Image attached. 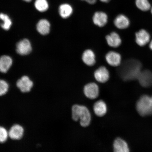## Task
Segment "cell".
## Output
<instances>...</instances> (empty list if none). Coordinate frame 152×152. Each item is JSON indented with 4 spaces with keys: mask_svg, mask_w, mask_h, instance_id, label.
<instances>
[{
    "mask_svg": "<svg viewBox=\"0 0 152 152\" xmlns=\"http://www.w3.org/2000/svg\"><path fill=\"white\" fill-rule=\"evenodd\" d=\"M12 59L8 56H1L0 59V70L2 73H5L12 65Z\"/></svg>",
    "mask_w": 152,
    "mask_h": 152,
    "instance_id": "cell-18",
    "label": "cell"
},
{
    "mask_svg": "<svg viewBox=\"0 0 152 152\" xmlns=\"http://www.w3.org/2000/svg\"><path fill=\"white\" fill-rule=\"evenodd\" d=\"M93 20L96 25L100 27H103L107 24L108 20L107 15L105 13L98 11L95 13Z\"/></svg>",
    "mask_w": 152,
    "mask_h": 152,
    "instance_id": "cell-11",
    "label": "cell"
},
{
    "mask_svg": "<svg viewBox=\"0 0 152 152\" xmlns=\"http://www.w3.org/2000/svg\"><path fill=\"white\" fill-rule=\"evenodd\" d=\"M8 133L4 127L0 128V142L1 143L4 142L7 140L8 135Z\"/></svg>",
    "mask_w": 152,
    "mask_h": 152,
    "instance_id": "cell-25",
    "label": "cell"
},
{
    "mask_svg": "<svg viewBox=\"0 0 152 152\" xmlns=\"http://www.w3.org/2000/svg\"><path fill=\"white\" fill-rule=\"evenodd\" d=\"M23 1L26 2H29L31 1H32V0H23Z\"/></svg>",
    "mask_w": 152,
    "mask_h": 152,
    "instance_id": "cell-29",
    "label": "cell"
},
{
    "mask_svg": "<svg viewBox=\"0 0 152 152\" xmlns=\"http://www.w3.org/2000/svg\"><path fill=\"white\" fill-rule=\"evenodd\" d=\"M106 39L108 45L112 47L115 48L121 44V40L120 37L118 34L115 32H112L106 36Z\"/></svg>",
    "mask_w": 152,
    "mask_h": 152,
    "instance_id": "cell-13",
    "label": "cell"
},
{
    "mask_svg": "<svg viewBox=\"0 0 152 152\" xmlns=\"http://www.w3.org/2000/svg\"><path fill=\"white\" fill-rule=\"evenodd\" d=\"M136 108L142 116L152 115V96L144 95L141 96L136 104Z\"/></svg>",
    "mask_w": 152,
    "mask_h": 152,
    "instance_id": "cell-3",
    "label": "cell"
},
{
    "mask_svg": "<svg viewBox=\"0 0 152 152\" xmlns=\"http://www.w3.org/2000/svg\"><path fill=\"white\" fill-rule=\"evenodd\" d=\"M94 77L96 80L99 82L105 83L109 79L110 73L105 66H102L95 71Z\"/></svg>",
    "mask_w": 152,
    "mask_h": 152,
    "instance_id": "cell-7",
    "label": "cell"
},
{
    "mask_svg": "<svg viewBox=\"0 0 152 152\" xmlns=\"http://www.w3.org/2000/svg\"><path fill=\"white\" fill-rule=\"evenodd\" d=\"M32 47L28 40L25 39L19 42L16 45L17 52L20 55L24 56L31 52Z\"/></svg>",
    "mask_w": 152,
    "mask_h": 152,
    "instance_id": "cell-8",
    "label": "cell"
},
{
    "mask_svg": "<svg viewBox=\"0 0 152 152\" xmlns=\"http://www.w3.org/2000/svg\"><path fill=\"white\" fill-rule=\"evenodd\" d=\"M114 23L117 28L121 29L128 28L130 25L129 19L125 15L121 14L118 15L114 21Z\"/></svg>",
    "mask_w": 152,
    "mask_h": 152,
    "instance_id": "cell-14",
    "label": "cell"
},
{
    "mask_svg": "<svg viewBox=\"0 0 152 152\" xmlns=\"http://www.w3.org/2000/svg\"><path fill=\"white\" fill-rule=\"evenodd\" d=\"M85 1L91 4H94L96 2V0H85Z\"/></svg>",
    "mask_w": 152,
    "mask_h": 152,
    "instance_id": "cell-26",
    "label": "cell"
},
{
    "mask_svg": "<svg viewBox=\"0 0 152 152\" xmlns=\"http://www.w3.org/2000/svg\"><path fill=\"white\" fill-rule=\"evenodd\" d=\"M142 65L138 60L134 59L127 60L120 65L119 75L124 81H129L137 79L141 72Z\"/></svg>",
    "mask_w": 152,
    "mask_h": 152,
    "instance_id": "cell-1",
    "label": "cell"
},
{
    "mask_svg": "<svg viewBox=\"0 0 152 152\" xmlns=\"http://www.w3.org/2000/svg\"><path fill=\"white\" fill-rule=\"evenodd\" d=\"M137 79L142 86H151L152 85V72L148 70L141 71Z\"/></svg>",
    "mask_w": 152,
    "mask_h": 152,
    "instance_id": "cell-5",
    "label": "cell"
},
{
    "mask_svg": "<svg viewBox=\"0 0 152 152\" xmlns=\"http://www.w3.org/2000/svg\"><path fill=\"white\" fill-rule=\"evenodd\" d=\"M24 129L22 126L16 124L11 127L10 130L8 134L9 137L12 140H19L23 135Z\"/></svg>",
    "mask_w": 152,
    "mask_h": 152,
    "instance_id": "cell-12",
    "label": "cell"
},
{
    "mask_svg": "<svg viewBox=\"0 0 152 152\" xmlns=\"http://www.w3.org/2000/svg\"><path fill=\"white\" fill-rule=\"evenodd\" d=\"M100 1L102 2L107 3L109 2L111 0H100Z\"/></svg>",
    "mask_w": 152,
    "mask_h": 152,
    "instance_id": "cell-27",
    "label": "cell"
},
{
    "mask_svg": "<svg viewBox=\"0 0 152 152\" xmlns=\"http://www.w3.org/2000/svg\"><path fill=\"white\" fill-rule=\"evenodd\" d=\"M82 1H85V0H82Z\"/></svg>",
    "mask_w": 152,
    "mask_h": 152,
    "instance_id": "cell-31",
    "label": "cell"
},
{
    "mask_svg": "<svg viewBox=\"0 0 152 152\" xmlns=\"http://www.w3.org/2000/svg\"><path fill=\"white\" fill-rule=\"evenodd\" d=\"M105 58L106 61L110 66H117L121 65V57L118 53L110 51L106 54Z\"/></svg>",
    "mask_w": 152,
    "mask_h": 152,
    "instance_id": "cell-9",
    "label": "cell"
},
{
    "mask_svg": "<svg viewBox=\"0 0 152 152\" xmlns=\"http://www.w3.org/2000/svg\"><path fill=\"white\" fill-rule=\"evenodd\" d=\"M8 88V83L6 81L1 80L0 81V95L1 96L6 94Z\"/></svg>",
    "mask_w": 152,
    "mask_h": 152,
    "instance_id": "cell-24",
    "label": "cell"
},
{
    "mask_svg": "<svg viewBox=\"0 0 152 152\" xmlns=\"http://www.w3.org/2000/svg\"><path fill=\"white\" fill-rule=\"evenodd\" d=\"M50 24L46 20H40L37 25V29L40 34L43 35L48 34L50 31Z\"/></svg>",
    "mask_w": 152,
    "mask_h": 152,
    "instance_id": "cell-19",
    "label": "cell"
},
{
    "mask_svg": "<svg viewBox=\"0 0 152 152\" xmlns=\"http://www.w3.org/2000/svg\"><path fill=\"white\" fill-rule=\"evenodd\" d=\"M94 110L96 115L99 117H102L105 115L107 112V106L103 101H98L94 104Z\"/></svg>",
    "mask_w": 152,
    "mask_h": 152,
    "instance_id": "cell-17",
    "label": "cell"
},
{
    "mask_svg": "<svg viewBox=\"0 0 152 152\" xmlns=\"http://www.w3.org/2000/svg\"><path fill=\"white\" fill-rule=\"evenodd\" d=\"M114 151L115 152H128L129 149L128 144L121 138H117L113 142Z\"/></svg>",
    "mask_w": 152,
    "mask_h": 152,
    "instance_id": "cell-16",
    "label": "cell"
},
{
    "mask_svg": "<svg viewBox=\"0 0 152 152\" xmlns=\"http://www.w3.org/2000/svg\"><path fill=\"white\" fill-rule=\"evenodd\" d=\"M151 14H152V8H151Z\"/></svg>",
    "mask_w": 152,
    "mask_h": 152,
    "instance_id": "cell-30",
    "label": "cell"
},
{
    "mask_svg": "<svg viewBox=\"0 0 152 152\" xmlns=\"http://www.w3.org/2000/svg\"><path fill=\"white\" fill-rule=\"evenodd\" d=\"M72 118L74 121L80 120V124L83 127L88 126L91 121L90 111L86 106L75 104L72 107Z\"/></svg>",
    "mask_w": 152,
    "mask_h": 152,
    "instance_id": "cell-2",
    "label": "cell"
},
{
    "mask_svg": "<svg viewBox=\"0 0 152 152\" xmlns=\"http://www.w3.org/2000/svg\"><path fill=\"white\" fill-rule=\"evenodd\" d=\"M16 85L21 92L26 93L31 90L33 83L27 76H24L17 82Z\"/></svg>",
    "mask_w": 152,
    "mask_h": 152,
    "instance_id": "cell-6",
    "label": "cell"
},
{
    "mask_svg": "<svg viewBox=\"0 0 152 152\" xmlns=\"http://www.w3.org/2000/svg\"><path fill=\"white\" fill-rule=\"evenodd\" d=\"M136 4L137 7L142 11H147L151 8V5L148 0H136Z\"/></svg>",
    "mask_w": 152,
    "mask_h": 152,
    "instance_id": "cell-22",
    "label": "cell"
},
{
    "mask_svg": "<svg viewBox=\"0 0 152 152\" xmlns=\"http://www.w3.org/2000/svg\"><path fill=\"white\" fill-rule=\"evenodd\" d=\"M150 37L149 34L144 29L140 30L136 33V42L141 47L145 46L149 43Z\"/></svg>",
    "mask_w": 152,
    "mask_h": 152,
    "instance_id": "cell-10",
    "label": "cell"
},
{
    "mask_svg": "<svg viewBox=\"0 0 152 152\" xmlns=\"http://www.w3.org/2000/svg\"><path fill=\"white\" fill-rule=\"evenodd\" d=\"M149 47L150 48H151V50H152V40L151 41V42H150Z\"/></svg>",
    "mask_w": 152,
    "mask_h": 152,
    "instance_id": "cell-28",
    "label": "cell"
},
{
    "mask_svg": "<svg viewBox=\"0 0 152 152\" xmlns=\"http://www.w3.org/2000/svg\"><path fill=\"white\" fill-rule=\"evenodd\" d=\"M73 8L71 5L64 4L60 6L59 12L62 18H66L69 17L73 13Z\"/></svg>",
    "mask_w": 152,
    "mask_h": 152,
    "instance_id": "cell-20",
    "label": "cell"
},
{
    "mask_svg": "<svg viewBox=\"0 0 152 152\" xmlns=\"http://www.w3.org/2000/svg\"><path fill=\"white\" fill-rule=\"evenodd\" d=\"M35 6L38 11L43 12L47 10L49 5L47 0H36Z\"/></svg>",
    "mask_w": 152,
    "mask_h": 152,
    "instance_id": "cell-21",
    "label": "cell"
},
{
    "mask_svg": "<svg viewBox=\"0 0 152 152\" xmlns=\"http://www.w3.org/2000/svg\"><path fill=\"white\" fill-rule=\"evenodd\" d=\"M0 18L3 21V23L1 25V27L5 30H9L12 25V22L9 17L6 14L1 13Z\"/></svg>",
    "mask_w": 152,
    "mask_h": 152,
    "instance_id": "cell-23",
    "label": "cell"
},
{
    "mask_svg": "<svg viewBox=\"0 0 152 152\" xmlns=\"http://www.w3.org/2000/svg\"><path fill=\"white\" fill-rule=\"evenodd\" d=\"M84 93L85 96L90 99H94L98 96L99 88L96 83H91L85 86Z\"/></svg>",
    "mask_w": 152,
    "mask_h": 152,
    "instance_id": "cell-4",
    "label": "cell"
},
{
    "mask_svg": "<svg viewBox=\"0 0 152 152\" xmlns=\"http://www.w3.org/2000/svg\"><path fill=\"white\" fill-rule=\"evenodd\" d=\"M82 60L87 65L91 66L96 63V56L94 53L90 49H87L83 53Z\"/></svg>",
    "mask_w": 152,
    "mask_h": 152,
    "instance_id": "cell-15",
    "label": "cell"
}]
</instances>
